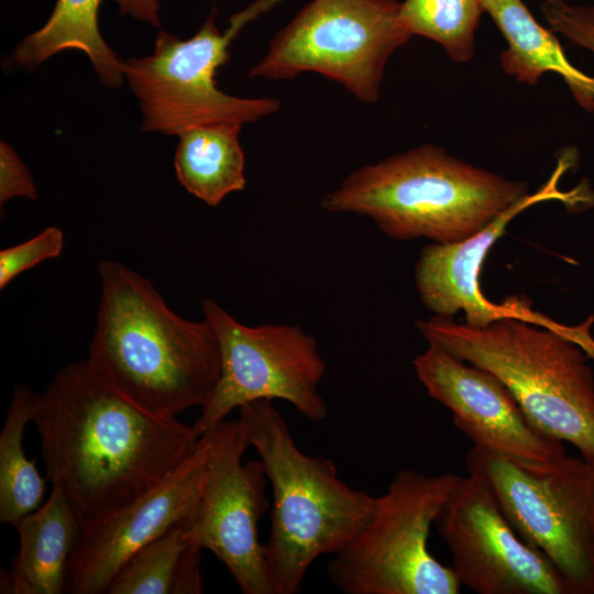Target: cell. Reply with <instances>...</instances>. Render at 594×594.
<instances>
[{
    "label": "cell",
    "instance_id": "1",
    "mask_svg": "<svg viewBox=\"0 0 594 594\" xmlns=\"http://www.w3.org/2000/svg\"><path fill=\"white\" fill-rule=\"evenodd\" d=\"M32 421L46 480L82 525L160 483L201 438L194 425L140 406L88 359L61 369L36 394Z\"/></svg>",
    "mask_w": 594,
    "mask_h": 594
},
{
    "label": "cell",
    "instance_id": "2",
    "mask_svg": "<svg viewBox=\"0 0 594 594\" xmlns=\"http://www.w3.org/2000/svg\"><path fill=\"white\" fill-rule=\"evenodd\" d=\"M97 324L88 360L150 411L177 417L202 407L221 372L212 324L174 312L153 284L117 261H101Z\"/></svg>",
    "mask_w": 594,
    "mask_h": 594
},
{
    "label": "cell",
    "instance_id": "3",
    "mask_svg": "<svg viewBox=\"0 0 594 594\" xmlns=\"http://www.w3.org/2000/svg\"><path fill=\"white\" fill-rule=\"evenodd\" d=\"M528 194L526 183L425 144L352 172L321 207L366 216L395 240L454 243L481 232Z\"/></svg>",
    "mask_w": 594,
    "mask_h": 594
},
{
    "label": "cell",
    "instance_id": "4",
    "mask_svg": "<svg viewBox=\"0 0 594 594\" xmlns=\"http://www.w3.org/2000/svg\"><path fill=\"white\" fill-rule=\"evenodd\" d=\"M273 490L271 529L264 543L274 594H296L309 566L344 549L374 513L377 497L354 490L334 463L304 453L268 399L239 408Z\"/></svg>",
    "mask_w": 594,
    "mask_h": 594
},
{
    "label": "cell",
    "instance_id": "5",
    "mask_svg": "<svg viewBox=\"0 0 594 594\" xmlns=\"http://www.w3.org/2000/svg\"><path fill=\"white\" fill-rule=\"evenodd\" d=\"M416 327L429 344L496 375L537 429L594 464V373L574 340L519 318L471 327L433 315Z\"/></svg>",
    "mask_w": 594,
    "mask_h": 594
},
{
    "label": "cell",
    "instance_id": "6",
    "mask_svg": "<svg viewBox=\"0 0 594 594\" xmlns=\"http://www.w3.org/2000/svg\"><path fill=\"white\" fill-rule=\"evenodd\" d=\"M468 473L483 477L518 535L568 581L594 594V464L566 453L530 463L472 447Z\"/></svg>",
    "mask_w": 594,
    "mask_h": 594
},
{
    "label": "cell",
    "instance_id": "7",
    "mask_svg": "<svg viewBox=\"0 0 594 594\" xmlns=\"http://www.w3.org/2000/svg\"><path fill=\"white\" fill-rule=\"evenodd\" d=\"M279 1H253L230 16L224 32L216 25L213 8L193 37L161 31L153 54L123 61L124 78L143 114L141 130L179 135L207 123L244 124L277 112V99L228 95L217 87L216 75L230 59V44L241 30Z\"/></svg>",
    "mask_w": 594,
    "mask_h": 594
},
{
    "label": "cell",
    "instance_id": "8",
    "mask_svg": "<svg viewBox=\"0 0 594 594\" xmlns=\"http://www.w3.org/2000/svg\"><path fill=\"white\" fill-rule=\"evenodd\" d=\"M458 477L399 471L365 526L332 556L331 583L345 594H459L451 566L428 549L431 526Z\"/></svg>",
    "mask_w": 594,
    "mask_h": 594
},
{
    "label": "cell",
    "instance_id": "9",
    "mask_svg": "<svg viewBox=\"0 0 594 594\" xmlns=\"http://www.w3.org/2000/svg\"><path fill=\"white\" fill-rule=\"evenodd\" d=\"M397 0H312L272 38L250 77L315 72L362 102H376L391 55L409 38Z\"/></svg>",
    "mask_w": 594,
    "mask_h": 594
},
{
    "label": "cell",
    "instance_id": "10",
    "mask_svg": "<svg viewBox=\"0 0 594 594\" xmlns=\"http://www.w3.org/2000/svg\"><path fill=\"white\" fill-rule=\"evenodd\" d=\"M219 339L221 372L194 426L204 436L233 410L260 399H283L310 422L328 409L318 385L326 373L317 340L300 326H246L212 299L201 301Z\"/></svg>",
    "mask_w": 594,
    "mask_h": 594
},
{
    "label": "cell",
    "instance_id": "11",
    "mask_svg": "<svg viewBox=\"0 0 594 594\" xmlns=\"http://www.w3.org/2000/svg\"><path fill=\"white\" fill-rule=\"evenodd\" d=\"M205 435L207 474L190 539L226 565L244 594H274L257 532L268 508L263 463L242 462L250 444L240 419H224Z\"/></svg>",
    "mask_w": 594,
    "mask_h": 594
},
{
    "label": "cell",
    "instance_id": "12",
    "mask_svg": "<svg viewBox=\"0 0 594 594\" xmlns=\"http://www.w3.org/2000/svg\"><path fill=\"white\" fill-rule=\"evenodd\" d=\"M435 526L461 585L477 594H572L560 571L515 530L483 477H458Z\"/></svg>",
    "mask_w": 594,
    "mask_h": 594
},
{
    "label": "cell",
    "instance_id": "13",
    "mask_svg": "<svg viewBox=\"0 0 594 594\" xmlns=\"http://www.w3.org/2000/svg\"><path fill=\"white\" fill-rule=\"evenodd\" d=\"M208 463V437L168 476L84 524L66 575V593L103 594L127 561L173 527L193 522Z\"/></svg>",
    "mask_w": 594,
    "mask_h": 594
},
{
    "label": "cell",
    "instance_id": "14",
    "mask_svg": "<svg viewBox=\"0 0 594 594\" xmlns=\"http://www.w3.org/2000/svg\"><path fill=\"white\" fill-rule=\"evenodd\" d=\"M570 157L569 153L562 155L548 182L537 193L512 205L481 232L460 242H433L421 250L415 282L419 298L428 310L446 317L463 311L465 323L471 327H485L502 318H519L556 332L568 331L569 326L535 311L527 298L509 296L502 305L492 302L483 295L479 276L490 249L518 213L547 200L571 205L586 201L587 198L579 196V190L561 191L558 188L560 177L570 166Z\"/></svg>",
    "mask_w": 594,
    "mask_h": 594
},
{
    "label": "cell",
    "instance_id": "15",
    "mask_svg": "<svg viewBox=\"0 0 594 594\" xmlns=\"http://www.w3.org/2000/svg\"><path fill=\"white\" fill-rule=\"evenodd\" d=\"M413 365L429 396L452 413L453 425L473 447L530 463L566 453L563 441L537 429L490 371L429 343Z\"/></svg>",
    "mask_w": 594,
    "mask_h": 594
},
{
    "label": "cell",
    "instance_id": "16",
    "mask_svg": "<svg viewBox=\"0 0 594 594\" xmlns=\"http://www.w3.org/2000/svg\"><path fill=\"white\" fill-rule=\"evenodd\" d=\"M82 527L67 497L52 486L46 502L14 527L20 547L1 572L0 593H66L68 563Z\"/></svg>",
    "mask_w": 594,
    "mask_h": 594
},
{
    "label": "cell",
    "instance_id": "17",
    "mask_svg": "<svg viewBox=\"0 0 594 594\" xmlns=\"http://www.w3.org/2000/svg\"><path fill=\"white\" fill-rule=\"evenodd\" d=\"M507 42L501 55L504 72L519 82L536 85L547 72L560 75L576 101L594 110V77L575 68L558 38L542 28L522 0H481Z\"/></svg>",
    "mask_w": 594,
    "mask_h": 594
},
{
    "label": "cell",
    "instance_id": "18",
    "mask_svg": "<svg viewBox=\"0 0 594 594\" xmlns=\"http://www.w3.org/2000/svg\"><path fill=\"white\" fill-rule=\"evenodd\" d=\"M101 2L57 0L46 23L13 50L11 65L32 70L62 51L78 50L88 56L103 86L120 87L124 79L123 59L100 34L98 12Z\"/></svg>",
    "mask_w": 594,
    "mask_h": 594
},
{
    "label": "cell",
    "instance_id": "19",
    "mask_svg": "<svg viewBox=\"0 0 594 594\" xmlns=\"http://www.w3.org/2000/svg\"><path fill=\"white\" fill-rule=\"evenodd\" d=\"M243 124L220 121L180 133L174 167L178 183L193 196L217 207L245 188V156L239 142Z\"/></svg>",
    "mask_w": 594,
    "mask_h": 594
},
{
    "label": "cell",
    "instance_id": "20",
    "mask_svg": "<svg viewBox=\"0 0 594 594\" xmlns=\"http://www.w3.org/2000/svg\"><path fill=\"white\" fill-rule=\"evenodd\" d=\"M190 525L179 524L135 552L107 594H200L202 549L191 541Z\"/></svg>",
    "mask_w": 594,
    "mask_h": 594
},
{
    "label": "cell",
    "instance_id": "21",
    "mask_svg": "<svg viewBox=\"0 0 594 594\" xmlns=\"http://www.w3.org/2000/svg\"><path fill=\"white\" fill-rule=\"evenodd\" d=\"M35 397L36 393L30 386L14 387L0 433V521L13 527L43 504L45 494V480L23 447Z\"/></svg>",
    "mask_w": 594,
    "mask_h": 594
},
{
    "label": "cell",
    "instance_id": "22",
    "mask_svg": "<svg viewBox=\"0 0 594 594\" xmlns=\"http://www.w3.org/2000/svg\"><path fill=\"white\" fill-rule=\"evenodd\" d=\"M484 11L481 0H405L399 21L410 35L439 43L458 63L473 58L475 32Z\"/></svg>",
    "mask_w": 594,
    "mask_h": 594
},
{
    "label": "cell",
    "instance_id": "23",
    "mask_svg": "<svg viewBox=\"0 0 594 594\" xmlns=\"http://www.w3.org/2000/svg\"><path fill=\"white\" fill-rule=\"evenodd\" d=\"M64 233L55 226L47 227L33 238L0 251V289L24 271L61 255Z\"/></svg>",
    "mask_w": 594,
    "mask_h": 594
},
{
    "label": "cell",
    "instance_id": "24",
    "mask_svg": "<svg viewBox=\"0 0 594 594\" xmlns=\"http://www.w3.org/2000/svg\"><path fill=\"white\" fill-rule=\"evenodd\" d=\"M541 11L552 31L594 54V4L544 0Z\"/></svg>",
    "mask_w": 594,
    "mask_h": 594
},
{
    "label": "cell",
    "instance_id": "25",
    "mask_svg": "<svg viewBox=\"0 0 594 594\" xmlns=\"http://www.w3.org/2000/svg\"><path fill=\"white\" fill-rule=\"evenodd\" d=\"M14 197L35 200L37 190L31 172L12 146L0 143V206Z\"/></svg>",
    "mask_w": 594,
    "mask_h": 594
},
{
    "label": "cell",
    "instance_id": "26",
    "mask_svg": "<svg viewBox=\"0 0 594 594\" xmlns=\"http://www.w3.org/2000/svg\"><path fill=\"white\" fill-rule=\"evenodd\" d=\"M122 15H131L132 18L148 23L158 28L160 21V2L158 0H113Z\"/></svg>",
    "mask_w": 594,
    "mask_h": 594
}]
</instances>
